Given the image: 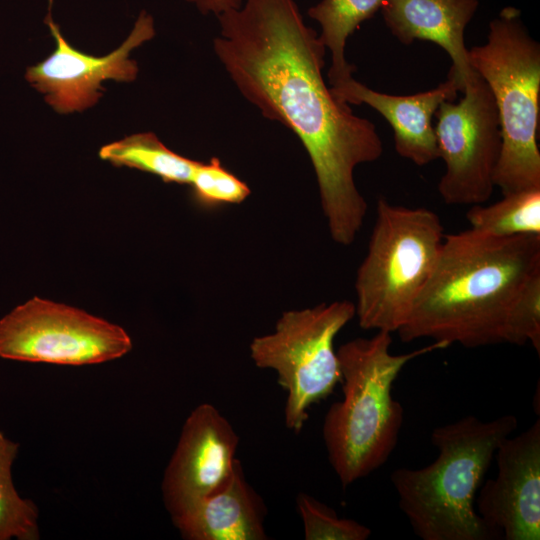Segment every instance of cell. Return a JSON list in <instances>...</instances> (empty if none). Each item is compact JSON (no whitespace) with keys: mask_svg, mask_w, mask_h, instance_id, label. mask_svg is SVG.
<instances>
[{"mask_svg":"<svg viewBox=\"0 0 540 540\" xmlns=\"http://www.w3.org/2000/svg\"><path fill=\"white\" fill-rule=\"evenodd\" d=\"M217 19L218 60L263 117L298 137L315 172L330 236L351 245L368 208L355 184V168L383 153L376 126L355 115L326 84V48L295 0H244Z\"/></svg>","mask_w":540,"mask_h":540,"instance_id":"obj_1","label":"cell"},{"mask_svg":"<svg viewBox=\"0 0 540 540\" xmlns=\"http://www.w3.org/2000/svg\"><path fill=\"white\" fill-rule=\"evenodd\" d=\"M403 342L477 348L530 344L540 353V235L495 237L471 228L445 235L405 324Z\"/></svg>","mask_w":540,"mask_h":540,"instance_id":"obj_2","label":"cell"},{"mask_svg":"<svg viewBox=\"0 0 540 540\" xmlns=\"http://www.w3.org/2000/svg\"><path fill=\"white\" fill-rule=\"evenodd\" d=\"M516 416L482 421L469 415L431 433L437 458L420 469L390 476L398 506L423 540L495 539L476 511V494L501 442L517 428Z\"/></svg>","mask_w":540,"mask_h":540,"instance_id":"obj_3","label":"cell"},{"mask_svg":"<svg viewBox=\"0 0 540 540\" xmlns=\"http://www.w3.org/2000/svg\"><path fill=\"white\" fill-rule=\"evenodd\" d=\"M390 332L376 331L337 350L343 397L325 414L323 439L329 462L343 487L383 466L395 449L403 408L392 386L403 367L417 357L449 347L443 342L405 354L390 353Z\"/></svg>","mask_w":540,"mask_h":540,"instance_id":"obj_4","label":"cell"},{"mask_svg":"<svg viewBox=\"0 0 540 540\" xmlns=\"http://www.w3.org/2000/svg\"><path fill=\"white\" fill-rule=\"evenodd\" d=\"M470 67L494 97L501 151L494 185L502 195L540 189L538 128L540 45L515 7L503 8L489 23L486 43L468 50Z\"/></svg>","mask_w":540,"mask_h":540,"instance_id":"obj_5","label":"cell"},{"mask_svg":"<svg viewBox=\"0 0 540 540\" xmlns=\"http://www.w3.org/2000/svg\"><path fill=\"white\" fill-rule=\"evenodd\" d=\"M444 228L432 210L379 198L367 252L355 279V316L364 330L397 332L436 264Z\"/></svg>","mask_w":540,"mask_h":540,"instance_id":"obj_6","label":"cell"},{"mask_svg":"<svg viewBox=\"0 0 540 540\" xmlns=\"http://www.w3.org/2000/svg\"><path fill=\"white\" fill-rule=\"evenodd\" d=\"M355 317L348 300L284 311L272 333L255 337L250 356L255 365L272 369L287 392L285 425L295 433L303 428L307 410L327 398L341 382L334 340Z\"/></svg>","mask_w":540,"mask_h":540,"instance_id":"obj_7","label":"cell"},{"mask_svg":"<svg viewBox=\"0 0 540 540\" xmlns=\"http://www.w3.org/2000/svg\"><path fill=\"white\" fill-rule=\"evenodd\" d=\"M131 348L122 327L39 297L0 320V357L5 359L79 366L120 358Z\"/></svg>","mask_w":540,"mask_h":540,"instance_id":"obj_8","label":"cell"},{"mask_svg":"<svg viewBox=\"0 0 540 540\" xmlns=\"http://www.w3.org/2000/svg\"><path fill=\"white\" fill-rule=\"evenodd\" d=\"M462 92L459 102L444 101L434 114L439 158L445 163L438 192L448 205L472 206L493 193L502 139L494 97L476 71Z\"/></svg>","mask_w":540,"mask_h":540,"instance_id":"obj_9","label":"cell"},{"mask_svg":"<svg viewBox=\"0 0 540 540\" xmlns=\"http://www.w3.org/2000/svg\"><path fill=\"white\" fill-rule=\"evenodd\" d=\"M46 23L55 39V50L43 61L29 67L27 81L45 95V101L58 113L67 114L92 107L102 96V82H131L138 67L130 52L155 36L154 20L142 11L127 39L105 56H94L75 49L63 37L51 14Z\"/></svg>","mask_w":540,"mask_h":540,"instance_id":"obj_10","label":"cell"},{"mask_svg":"<svg viewBox=\"0 0 540 540\" xmlns=\"http://www.w3.org/2000/svg\"><path fill=\"white\" fill-rule=\"evenodd\" d=\"M238 444L232 425L215 406L203 403L192 410L162 482L172 518L225 486L235 467Z\"/></svg>","mask_w":540,"mask_h":540,"instance_id":"obj_11","label":"cell"},{"mask_svg":"<svg viewBox=\"0 0 540 540\" xmlns=\"http://www.w3.org/2000/svg\"><path fill=\"white\" fill-rule=\"evenodd\" d=\"M498 473L481 484L475 508L495 539H540V420L496 450Z\"/></svg>","mask_w":540,"mask_h":540,"instance_id":"obj_12","label":"cell"},{"mask_svg":"<svg viewBox=\"0 0 540 540\" xmlns=\"http://www.w3.org/2000/svg\"><path fill=\"white\" fill-rule=\"evenodd\" d=\"M463 87L462 79L451 68L446 81L413 95L375 91L353 77L330 89L349 105L364 103L379 112L393 129L396 152L418 166H425L439 158L432 117L442 102L454 101Z\"/></svg>","mask_w":540,"mask_h":540,"instance_id":"obj_13","label":"cell"},{"mask_svg":"<svg viewBox=\"0 0 540 540\" xmlns=\"http://www.w3.org/2000/svg\"><path fill=\"white\" fill-rule=\"evenodd\" d=\"M478 6L479 0H386L381 12L387 28L402 44L426 40L442 47L465 84L475 71L469 64L464 32Z\"/></svg>","mask_w":540,"mask_h":540,"instance_id":"obj_14","label":"cell"},{"mask_svg":"<svg viewBox=\"0 0 540 540\" xmlns=\"http://www.w3.org/2000/svg\"><path fill=\"white\" fill-rule=\"evenodd\" d=\"M266 513L263 499L247 482L237 459L224 487L172 521L188 540H265Z\"/></svg>","mask_w":540,"mask_h":540,"instance_id":"obj_15","label":"cell"},{"mask_svg":"<svg viewBox=\"0 0 540 540\" xmlns=\"http://www.w3.org/2000/svg\"><path fill=\"white\" fill-rule=\"evenodd\" d=\"M386 0H321L307 10L310 18L321 27L319 38L331 53L328 71L330 87H335L353 77L355 66L347 62V39L364 21L381 10Z\"/></svg>","mask_w":540,"mask_h":540,"instance_id":"obj_16","label":"cell"},{"mask_svg":"<svg viewBox=\"0 0 540 540\" xmlns=\"http://www.w3.org/2000/svg\"><path fill=\"white\" fill-rule=\"evenodd\" d=\"M99 157L115 166L156 175L165 183L186 185L190 184L199 162L172 151L151 132L133 134L104 145Z\"/></svg>","mask_w":540,"mask_h":540,"instance_id":"obj_17","label":"cell"},{"mask_svg":"<svg viewBox=\"0 0 540 540\" xmlns=\"http://www.w3.org/2000/svg\"><path fill=\"white\" fill-rule=\"evenodd\" d=\"M470 228L495 237L540 235V189L503 195L493 204L472 205Z\"/></svg>","mask_w":540,"mask_h":540,"instance_id":"obj_18","label":"cell"},{"mask_svg":"<svg viewBox=\"0 0 540 540\" xmlns=\"http://www.w3.org/2000/svg\"><path fill=\"white\" fill-rule=\"evenodd\" d=\"M18 447L0 431V540L39 538L38 509L31 500L19 496L12 481Z\"/></svg>","mask_w":540,"mask_h":540,"instance_id":"obj_19","label":"cell"},{"mask_svg":"<svg viewBox=\"0 0 540 540\" xmlns=\"http://www.w3.org/2000/svg\"><path fill=\"white\" fill-rule=\"evenodd\" d=\"M189 186L194 201L205 209L240 204L251 193L249 186L228 171L217 157L198 162Z\"/></svg>","mask_w":540,"mask_h":540,"instance_id":"obj_20","label":"cell"},{"mask_svg":"<svg viewBox=\"0 0 540 540\" xmlns=\"http://www.w3.org/2000/svg\"><path fill=\"white\" fill-rule=\"evenodd\" d=\"M306 540H366L371 529L337 513L312 496L300 493L296 500Z\"/></svg>","mask_w":540,"mask_h":540,"instance_id":"obj_21","label":"cell"},{"mask_svg":"<svg viewBox=\"0 0 540 540\" xmlns=\"http://www.w3.org/2000/svg\"><path fill=\"white\" fill-rule=\"evenodd\" d=\"M194 5L196 9L204 14H213L216 17L224 12L239 8L244 0H185Z\"/></svg>","mask_w":540,"mask_h":540,"instance_id":"obj_22","label":"cell"}]
</instances>
